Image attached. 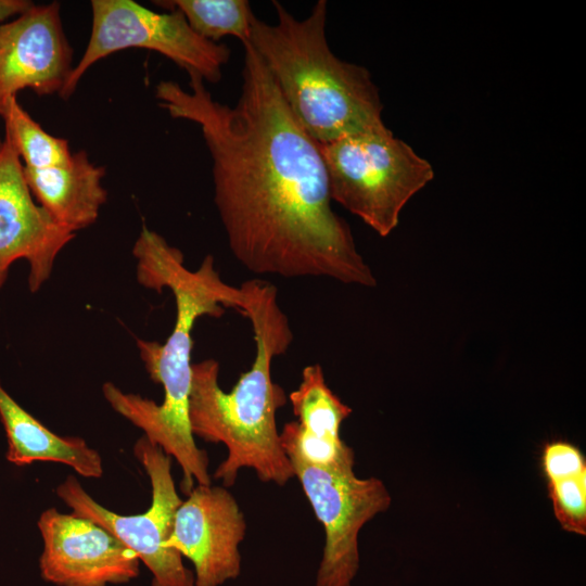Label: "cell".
Instances as JSON below:
<instances>
[{"instance_id":"obj_6","label":"cell","mask_w":586,"mask_h":586,"mask_svg":"<svg viewBox=\"0 0 586 586\" xmlns=\"http://www.w3.org/2000/svg\"><path fill=\"white\" fill-rule=\"evenodd\" d=\"M90 5V37L60 93L62 99L75 92L98 61L130 48L155 51L204 81L221 79L230 50L196 34L180 11L155 12L132 0H92Z\"/></svg>"},{"instance_id":"obj_4","label":"cell","mask_w":586,"mask_h":586,"mask_svg":"<svg viewBox=\"0 0 586 586\" xmlns=\"http://www.w3.org/2000/svg\"><path fill=\"white\" fill-rule=\"evenodd\" d=\"M277 22L253 18L249 43L284 102L318 144L385 126L379 89L369 71L339 59L326 37L328 3L296 18L272 1Z\"/></svg>"},{"instance_id":"obj_21","label":"cell","mask_w":586,"mask_h":586,"mask_svg":"<svg viewBox=\"0 0 586 586\" xmlns=\"http://www.w3.org/2000/svg\"><path fill=\"white\" fill-rule=\"evenodd\" d=\"M2 142H3V140L0 138V150H1V146H2Z\"/></svg>"},{"instance_id":"obj_20","label":"cell","mask_w":586,"mask_h":586,"mask_svg":"<svg viewBox=\"0 0 586 586\" xmlns=\"http://www.w3.org/2000/svg\"><path fill=\"white\" fill-rule=\"evenodd\" d=\"M33 3L28 0H0V23L22 14Z\"/></svg>"},{"instance_id":"obj_2","label":"cell","mask_w":586,"mask_h":586,"mask_svg":"<svg viewBox=\"0 0 586 586\" xmlns=\"http://www.w3.org/2000/svg\"><path fill=\"white\" fill-rule=\"evenodd\" d=\"M132 254L138 282L158 293L168 289L175 298V324L167 340L161 344L137 339L143 366L150 379L162 385L164 397L156 404L139 394L125 393L112 382L102 385V393L117 413L177 460L183 473L180 487L188 495L194 481L212 484L208 456L196 446L189 423L192 330L200 318H219L227 308L244 316L243 293L220 278L212 255L205 256L196 270H190L183 264L181 251L144 224Z\"/></svg>"},{"instance_id":"obj_14","label":"cell","mask_w":586,"mask_h":586,"mask_svg":"<svg viewBox=\"0 0 586 586\" xmlns=\"http://www.w3.org/2000/svg\"><path fill=\"white\" fill-rule=\"evenodd\" d=\"M24 175L36 202L59 225L75 233L95 222L107 200L102 183L105 168L94 165L82 150L61 166L24 167Z\"/></svg>"},{"instance_id":"obj_3","label":"cell","mask_w":586,"mask_h":586,"mask_svg":"<svg viewBox=\"0 0 586 586\" xmlns=\"http://www.w3.org/2000/svg\"><path fill=\"white\" fill-rule=\"evenodd\" d=\"M240 289L244 316L254 332V361L230 392L219 386L217 360L192 365L190 429L193 436L226 445L227 458L213 475L225 487L235 483L243 468L253 469L262 482L283 486L294 472L281 445L276 416L288 396L272 381L271 365L286 353L294 335L279 304L278 290L270 281L253 278Z\"/></svg>"},{"instance_id":"obj_7","label":"cell","mask_w":586,"mask_h":586,"mask_svg":"<svg viewBox=\"0 0 586 586\" xmlns=\"http://www.w3.org/2000/svg\"><path fill=\"white\" fill-rule=\"evenodd\" d=\"M133 455L144 468L152 487L149 509L140 514H117L95 501L74 475L55 489L72 513L102 526L132 550L152 574L151 586H194V574L181 555L168 547L175 514L182 500L171 475V457L144 435L133 445Z\"/></svg>"},{"instance_id":"obj_8","label":"cell","mask_w":586,"mask_h":586,"mask_svg":"<svg viewBox=\"0 0 586 586\" xmlns=\"http://www.w3.org/2000/svg\"><path fill=\"white\" fill-rule=\"evenodd\" d=\"M285 454L326 533L316 586H351L359 569L358 534L392 497L380 479L358 477L354 464L315 466Z\"/></svg>"},{"instance_id":"obj_18","label":"cell","mask_w":586,"mask_h":586,"mask_svg":"<svg viewBox=\"0 0 586 586\" xmlns=\"http://www.w3.org/2000/svg\"><path fill=\"white\" fill-rule=\"evenodd\" d=\"M555 515L564 531L586 535V472L547 482Z\"/></svg>"},{"instance_id":"obj_17","label":"cell","mask_w":586,"mask_h":586,"mask_svg":"<svg viewBox=\"0 0 586 586\" xmlns=\"http://www.w3.org/2000/svg\"><path fill=\"white\" fill-rule=\"evenodd\" d=\"M0 116L4 122V136L14 145L25 168L44 169L69 162L73 153L67 140L47 132L16 98L8 102Z\"/></svg>"},{"instance_id":"obj_11","label":"cell","mask_w":586,"mask_h":586,"mask_svg":"<svg viewBox=\"0 0 586 586\" xmlns=\"http://www.w3.org/2000/svg\"><path fill=\"white\" fill-rule=\"evenodd\" d=\"M60 3L35 4L0 23V115L24 89L61 93L74 66Z\"/></svg>"},{"instance_id":"obj_1","label":"cell","mask_w":586,"mask_h":586,"mask_svg":"<svg viewBox=\"0 0 586 586\" xmlns=\"http://www.w3.org/2000/svg\"><path fill=\"white\" fill-rule=\"evenodd\" d=\"M241 93L215 100L189 74L156 85L160 106L196 124L212 157L214 201L235 259L256 275L329 278L373 286L347 222L332 208L318 143L284 102L265 64L243 43Z\"/></svg>"},{"instance_id":"obj_16","label":"cell","mask_w":586,"mask_h":586,"mask_svg":"<svg viewBox=\"0 0 586 586\" xmlns=\"http://www.w3.org/2000/svg\"><path fill=\"white\" fill-rule=\"evenodd\" d=\"M165 10L180 11L192 29L204 39L217 42L225 36L250 41L255 14L246 0H169L154 1Z\"/></svg>"},{"instance_id":"obj_10","label":"cell","mask_w":586,"mask_h":586,"mask_svg":"<svg viewBox=\"0 0 586 586\" xmlns=\"http://www.w3.org/2000/svg\"><path fill=\"white\" fill-rule=\"evenodd\" d=\"M75 238L34 199L23 163L4 136L0 150V290L11 266L28 264V288L36 293L49 280L56 257Z\"/></svg>"},{"instance_id":"obj_15","label":"cell","mask_w":586,"mask_h":586,"mask_svg":"<svg viewBox=\"0 0 586 586\" xmlns=\"http://www.w3.org/2000/svg\"><path fill=\"white\" fill-rule=\"evenodd\" d=\"M0 421L3 425L9 462L23 467L51 461L72 467L84 477L103 475L101 455L81 437H64L50 431L24 409L0 382Z\"/></svg>"},{"instance_id":"obj_19","label":"cell","mask_w":586,"mask_h":586,"mask_svg":"<svg viewBox=\"0 0 586 586\" xmlns=\"http://www.w3.org/2000/svg\"><path fill=\"white\" fill-rule=\"evenodd\" d=\"M547 482L573 477L586 472L582 451L568 442H552L545 446L542 457Z\"/></svg>"},{"instance_id":"obj_13","label":"cell","mask_w":586,"mask_h":586,"mask_svg":"<svg viewBox=\"0 0 586 586\" xmlns=\"http://www.w3.org/2000/svg\"><path fill=\"white\" fill-rule=\"evenodd\" d=\"M288 399L296 421L280 433L282 448L315 466L355 464L354 450L340 437V429L352 408L326 382L319 364L306 366L298 386Z\"/></svg>"},{"instance_id":"obj_9","label":"cell","mask_w":586,"mask_h":586,"mask_svg":"<svg viewBox=\"0 0 586 586\" xmlns=\"http://www.w3.org/2000/svg\"><path fill=\"white\" fill-rule=\"evenodd\" d=\"M43 540L39 559L42 578L58 586H107L136 578L140 560L102 526L55 508L38 521Z\"/></svg>"},{"instance_id":"obj_12","label":"cell","mask_w":586,"mask_h":586,"mask_svg":"<svg viewBox=\"0 0 586 586\" xmlns=\"http://www.w3.org/2000/svg\"><path fill=\"white\" fill-rule=\"evenodd\" d=\"M246 521L225 486L198 484L178 507L168 547L194 566V586H221L241 572Z\"/></svg>"},{"instance_id":"obj_5","label":"cell","mask_w":586,"mask_h":586,"mask_svg":"<svg viewBox=\"0 0 586 586\" xmlns=\"http://www.w3.org/2000/svg\"><path fill=\"white\" fill-rule=\"evenodd\" d=\"M318 146L332 201L380 237L397 227L405 205L434 177L432 165L386 126Z\"/></svg>"}]
</instances>
